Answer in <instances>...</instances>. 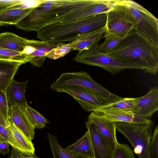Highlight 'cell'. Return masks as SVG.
<instances>
[{"label":"cell","instance_id":"cell-1","mask_svg":"<svg viewBox=\"0 0 158 158\" xmlns=\"http://www.w3.org/2000/svg\"><path fill=\"white\" fill-rule=\"evenodd\" d=\"M106 54L146 73L156 75L158 72V47L135 30Z\"/></svg>","mask_w":158,"mask_h":158},{"label":"cell","instance_id":"cell-2","mask_svg":"<svg viewBox=\"0 0 158 158\" xmlns=\"http://www.w3.org/2000/svg\"><path fill=\"white\" fill-rule=\"evenodd\" d=\"M90 0H42L15 26L26 31L37 32L50 25L61 23L66 15L86 6Z\"/></svg>","mask_w":158,"mask_h":158},{"label":"cell","instance_id":"cell-3","mask_svg":"<svg viewBox=\"0 0 158 158\" xmlns=\"http://www.w3.org/2000/svg\"><path fill=\"white\" fill-rule=\"evenodd\" d=\"M107 13L87 17L75 21L57 23L45 27L37 32L41 40L57 44L71 42L78 37L106 26Z\"/></svg>","mask_w":158,"mask_h":158},{"label":"cell","instance_id":"cell-4","mask_svg":"<svg viewBox=\"0 0 158 158\" xmlns=\"http://www.w3.org/2000/svg\"><path fill=\"white\" fill-rule=\"evenodd\" d=\"M115 123L116 131L128 139L139 158H149L152 122L143 123Z\"/></svg>","mask_w":158,"mask_h":158},{"label":"cell","instance_id":"cell-5","mask_svg":"<svg viewBox=\"0 0 158 158\" xmlns=\"http://www.w3.org/2000/svg\"><path fill=\"white\" fill-rule=\"evenodd\" d=\"M106 30L103 37L124 38L134 30V22L129 8L121 0L107 13Z\"/></svg>","mask_w":158,"mask_h":158},{"label":"cell","instance_id":"cell-6","mask_svg":"<svg viewBox=\"0 0 158 158\" xmlns=\"http://www.w3.org/2000/svg\"><path fill=\"white\" fill-rule=\"evenodd\" d=\"M134 22V30L158 47V20L151 12L136 2L124 0Z\"/></svg>","mask_w":158,"mask_h":158},{"label":"cell","instance_id":"cell-7","mask_svg":"<svg viewBox=\"0 0 158 158\" xmlns=\"http://www.w3.org/2000/svg\"><path fill=\"white\" fill-rule=\"evenodd\" d=\"M98 43L89 48L78 52L73 58L77 62L101 67L114 75L126 69H139L134 65L118 61L108 55L100 53L96 50Z\"/></svg>","mask_w":158,"mask_h":158},{"label":"cell","instance_id":"cell-8","mask_svg":"<svg viewBox=\"0 0 158 158\" xmlns=\"http://www.w3.org/2000/svg\"><path fill=\"white\" fill-rule=\"evenodd\" d=\"M79 85L88 88L98 94L108 103L114 102L117 95L95 82L89 74L85 72L66 73L62 74L50 85L54 88L64 85Z\"/></svg>","mask_w":158,"mask_h":158},{"label":"cell","instance_id":"cell-9","mask_svg":"<svg viewBox=\"0 0 158 158\" xmlns=\"http://www.w3.org/2000/svg\"><path fill=\"white\" fill-rule=\"evenodd\" d=\"M58 92L65 93L72 96L86 111L94 112L108 104L91 89L79 85H64L53 88Z\"/></svg>","mask_w":158,"mask_h":158},{"label":"cell","instance_id":"cell-10","mask_svg":"<svg viewBox=\"0 0 158 158\" xmlns=\"http://www.w3.org/2000/svg\"><path fill=\"white\" fill-rule=\"evenodd\" d=\"M121 0H91L86 6L66 15L61 23L69 22L108 12Z\"/></svg>","mask_w":158,"mask_h":158},{"label":"cell","instance_id":"cell-11","mask_svg":"<svg viewBox=\"0 0 158 158\" xmlns=\"http://www.w3.org/2000/svg\"><path fill=\"white\" fill-rule=\"evenodd\" d=\"M60 43L54 44L46 41L28 39L24 53L27 56L29 62L36 67L42 66L47 55Z\"/></svg>","mask_w":158,"mask_h":158},{"label":"cell","instance_id":"cell-12","mask_svg":"<svg viewBox=\"0 0 158 158\" xmlns=\"http://www.w3.org/2000/svg\"><path fill=\"white\" fill-rule=\"evenodd\" d=\"M158 110V88L153 87L144 95L135 98L132 112L148 119Z\"/></svg>","mask_w":158,"mask_h":158},{"label":"cell","instance_id":"cell-13","mask_svg":"<svg viewBox=\"0 0 158 158\" xmlns=\"http://www.w3.org/2000/svg\"><path fill=\"white\" fill-rule=\"evenodd\" d=\"M88 119L94 124L100 134L108 143L114 152L118 143L116 137L115 123L94 112H92L89 114Z\"/></svg>","mask_w":158,"mask_h":158},{"label":"cell","instance_id":"cell-14","mask_svg":"<svg viewBox=\"0 0 158 158\" xmlns=\"http://www.w3.org/2000/svg\"><path fill=\"white\" fill-rule=\"evenodd\" d=\"M85 125L90 136L94 158H113V152L94 124L88 120Z\"/></svg>","mask_w":158,"mask_h":158},{"label":"cell","instance_id":"cell-15","mask_svg":"<svg viewBox=\"0 0 158 158\" xmlns=\"http://www.w3.org/2000/svg\"><path fill=\"white\" fill-rule=\"evenodd\" d=\"M8 119L29 139L32 140L35 135V128L29 120L25 109L17 106L8 109Z\"/></svg>","mask_w":158,"mask_h":158},{"label":"cell","instance_id":"cell-16","mask_svg":"<svg viewBox=\"0 0 158 158\" xmlns=\"http://www.w3.org/2000/svg\"><path fill=\"white\" fill-rule=\"evenodd\" d=\"M28 81L18 82L13 79L8 85L6 91L8 109L15 106L25 109L28 105L25 95Z\"/></svg>","mask_w":158,"mask_h":158},{"label":"cell","instance_id":"cell-17","mask_svg":"<svg viewBox=\"0 0 158 158\" xmlns=\"http://www.w3.org/2000/svg\"><path fill=\"white\" fill-rule=\"evenodd\" d=\"M94 112L114 123H143L152 122L151 120L138 115L131 111L105 110Z\"/></svg>","mask_w":158,"mask_h":158},{"label":"cell","instance_id":"cell-18","mask_svg":"<svg viewBox=\"0 0 158 158\" xmlns=\"http://www.w3.org/2000/svg\"><path fill=\"white\" fill-rule=\"evenodd\" d=\"M106 30V26L98 30L82 35L75 40L69 42L72 50L81 52L86 50L94 45L98 43L102 38Z\"/></svg>","mask_w":158,"mask_h":158},{"label":"cell","instance_id":"cell-19","mask_svg":"<svg viewBox=\"0 0 158 158\" xmlns=\"http://www.w3.org/2000/svg\"><path fill=\"white\" fill-rule=\"evenodd\" d=\"M23 63L0 60V90L6 91L19 67Z\"/></svg>","mask_w":158,"mask_h":158},{"label":"cell","instance_id":"cell-20","mask_svg":"<svg viewBox=\"0 0 158 158\" xmlns=\"http://www.w3.org/2000/svg\"><path fill=\"white\" fill-rule=\"evenodd\" d=\"M27 40L11 32L2 33H0V48L22 53Z\"/></svg>","mask_w":158,"mask_h":158},{"label":"cell","instance_id":"cell-21","mask_svg":"<svg viewBox=\"0 0 158 158\" xmlns=\"http://www.w3.org/2000/svg\"><path fill=\"white\" fill-rule=\"evenodd\" d=\"M65 148L84 158H94L90 139L88 131L81 138Z\"/></svg>","mask_w":158,"mask_h":158},{"label":"cell","instance_id":"cell-22","mask_svg":"<svg viewBox=\"0 0 158 158\" xmlns=\"http://www.w3.org/2000/svg\"><path fill=\"white\" fill-rule=\"evenodd\" d=\"M34 8L9 9L0 12V26L17 24Z\"/></svg>","mask_w":158,"mask_h":158},{"label":"cell","instance_id":"cell-23","mask_svg":"<svg viewBox=\"0 0 158 158\" xmlns=\"http://www.w3.org/2000/svg\"><path fill=\"white\" fill-rule=\"evenodd\" d=\"M10 123L8 128L18 149L27 153L34 154L35 149L32 140L27 137L13 124L10 122Z\"/></svg>","mask_w":158,"mask_h":158},{"label":"cell","instance_id":"cell-24","mask_svg":"<svg viewBox=\"0 0 158 158\" xmlns=\"http://www.w3.org/2000/svg\"><path fill=\"white\" fill-rule=\"evenodd\" d=\"M47 136L54 158H84L62 148L56 136L49 133Z\"/></svg>","mask_w":158,"mask_h":158},{"label":"cell","instance_id":"cell-25","mask_svg":"<svg viewBox=\"0 0 158 158\" xmlns=\"http://www.w3.org/2000/svg\"><path fill=\"white\" fill-rule=\"evenodd\" d=\"M134 100L135 98H122L116 102L108 104L101 107L94 112L105 110H124L132 112Z\"/></svg>","mask_w":158,"mask_h":158},{"label":"cell","instance_id":"cell-26","mask_svg":"<svg viewBox=\"0 0 158 158\" xmlns=\"http://www.w3.org/2000/svg\"><path fill=\"white\" fill-rule=\"evenodd\" d=\"M25 110L29 120L35 128H44L46 126V124L49 123L47 119L28 105Z\"/></svg>","mask_w":158,"mask_h":158},{"label":"cell","instance_id":"cell-27","mask_svg":"<svg viewBox=\"0 0 158 158\" xmlns=\"http://www.w3.org/2000/svg\"><path fill=\"white\" fill-rule=\"evenodd\" d=\"M0 60L20 62L23 64L29 62L25 54L2 48H0Z\"/></svg>","mask_w":158,"mask_h":158},{"label":"cell","instance_id":"cell-28","mask_svg":"<svg viewBox=\"0 0 158 158\" xmlns=\"http://www.w3.org/2000/svg\"><path fill=\"white\" fill-rule=\"evenodd\" d=\"M124 38L116 37L105 38L102 43L97 46L96 50L100 53L107 54L117 46Z\"/></svg>","mask_w":158,"mask_h":158},{"label":"cell","instance_id":"cell-29","mask_svg":"<svg viewBox=\"0 0 158 158\" xmlns=\"http://www.w3.org/2000/svg\"><path fill=\"white\" fill-rule=\"evenodd\" d=\"M69 43H60L59 45L50 51L47 55L49 58L56 60L64 57L71 50Z\"/></svg>","mask_w":158,"mask_h":158},{"label":"cell","instance_id":"cell-30","mask_svg":"<svg viewBox=\"0 0 158 158\" xmlns=\"http://www.w3.org/2000/svg\"><path fill=\"white\" fill-rule=\"evenodd\" d=\"M113 158H135L133 151L127 144H117L114 152Z\"/></svg>","mask_w":158,"mask_h":158},{"label":"cell","instance_id":"cell-31","mask_svg":"<svg viewBox=\"0 0 158 158\" xmlns=\"http://www.w3.org/2000/svg\"><path fill=\"white\" fill-rule=\"evenodd\" d=\"M149 158H158V126L155 128L152 135Z\"/></svg>","mask_w":158,"mask_h":158},{"label":"cell","instance_id":"cell-32","mask_svg":"<svg viewBox=\"0 0 158 158\" xmlns=\"http://www.w3.org/2000/svg\"><path fill=\"white\" fill-rule=\"evenodd\" d=\"M0 141L10 144L12 148L18 149L15 143L10 134L8 127L0 125Z\"/></svg>","mask_w":158,"mask_h":158},{"label":"cell","instance_id":"cell-33","mask_svg":"<svg viewBox=\"0 0 158 158\" xmlns=\"http://www.w3.org/2000/svg\"><path fill=\"white\" fill-rule=\"evenodd\" d=\"M8 111V107L6 91L0 90V111L9 120Z\"/></svg>","mask_w":158,"mask_h":158},{"label":"cell","instance_id":"cell-34","mask_svg":"<svg viewBox=\"0 0 158 158\" xmlns=\"http://www.w3.org/2000/svg\"><path fill=\"white\" fill-rule=\"evenodd\" d=\"M27 0H0V12L17 5L26 3Z\"/></svg>","mask_w":158,"mask_h":158},{"label":"cell","instance_id":"cell-35","mask_svg":"<svg viewBox=\"0 0 158 158\" xmlns=\"http://www.w3.org/2000/svg\"><path fill=\"white\" fill-rule=\"evenodd\" d=\"M8 158H39L35 154H28L22 152L14 148Z\"/></svg>","mask_w":158,"mask_h":158},{"label":"cell","instance_id":"cell-36","mask_svg":"<svg viewBox=\"0 0 158 158\" xmlns=\"http://www.w3.org/2000/svg\"><path fill=\"white\" fill-rule=\"evenodd\" d=\"M10 152L9 144L0 141V153L2 155H4L8 154Z\"/></svg>","mask_w":158,"mask_h":158},{"label":"cell","instance_id":"cell-37","mask_svg":"<svg viewBox=\"0 0 158 158\" xmlns=\"http://www.w3.org/2000/svg\"><path fill=\"white\" fill-rule=\"evenodd\" d=\"M0 125L6 127H8L10 125L9 121L6 118L0 111Z\"/></svg>","mask_w":158,"mask_h":158}]
</instances>
